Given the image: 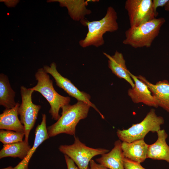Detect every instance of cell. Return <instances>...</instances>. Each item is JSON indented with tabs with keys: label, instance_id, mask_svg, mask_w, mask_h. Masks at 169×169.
Returning a JSON list of instances; mask_svg holds the SVG:
<instances>
[{
	"label": "cell",
	"instance_id": "1",
	"mask_svg": "<svg viewBox=\"0 0 169 169\" xmlns=\"http://www.w3.org/2000/svg\"><path fill=\"white\" fill-rule=\"evenodd\" d=\"M117 13L112 6L107 8L104 17L101 19L89 21L84 19L80 22L82 25L87 26L88 31L85 37L79 42V45L85 48L90 46L98 47L104 44L103 35L106 32H113L119 28Z\"/></svg>",
	"mask_w": 169,
	"mask_h": 169
},
{
	"label": "cell",
	"instance_id": "2",
	"mask_svg": "<svg viewBox=\"0 0 169 169\" xmlns=\"http://www.w3.org/2000/svg\"><path fill=\"white\" fill-rule=\"evenodd\" d=\"M90 106L82 101L62 107L61 115L57 121L47 127L48 135L53 137L64 133L74 136L79 121L87 117Z\"/></svg>",
	"mask_w": 169,
	"mask_h": 169
},
{
	"label": "cell",
	"instance_id": "3",
	"mask_svg": "<svg viewBox=\"0 0 169 169\" xmlns=\"http://www.w3.org/2000/svg\"><path fill=\"white\" fill-rule=\"evenodd\" d=\"M35 76L37 83L31 88L40 93L46 99L50 106L49 113L52 119L57 121L60 117V109L69 104L70 97L62 96L55 91L52 80L44 69H38Z\"/></svg>",
	"mask_w": 169,
	"mask_h": 169
},
{
	"label": "cell",
	"instance_id": "4",
	"mask_svg": "<svg viewBox=\"0 0 169 169\" xmlns=\"http://www.w3.org/2000/svg\"><path fill=\"white\" fill-rule=\"evenodd\" d=\"M165 22L163 18H155L137 27H130L125 31L122 43L135 48L150 47Z\"/></svg>",
	"mask_w": 169,
	"mask_h": 169
},
{
	"label": "cell",
	"instance_id": "5",
	"mask_svg": "<svg viewBox=\"0 0 169 169\" xmlns=\"http://www.w3.org/2000/svg\"><path fill=\"white\" fill-rule=\"evenodd\" d=\"M164 123L163 117L157 116L155 110L151 109L140 123L133 125L127 129L118 130L116 134L120 141L130 143L144 139L150 131L157 132Z\"/></svg>",
	"mask_w": 169,
	"mask_h": 169
},
{
	"label": "cell",
	"instance_id": "6",
	"mask_svg": "<svg viewBox=\"0 0 169 169\" xmlns=\"http://www.w3.org/2000/svg\"><path fill=\"white\" fill-rule=\"evenodd\" d=\"M59 149L70 158L79 169H90V162L94 156L109 151V150L104 148H94L87 146L75 136L73 144L61 145Z\"/></svg>",
	"mask_w": 169,
	"mask_h": 169
},
{
	"label": "cell",
	"instance_id": "7",
	"mask_svg": "<svg viewBox=\"0 0 169 169\" xmlns=\"http://www.w3.org/2000/svg\"><path fill=\"white\" fill-rule=\"evenodd\" d=\"M34 91L23 86L20 87L22 102L18 109L20 121L24 127V139L28 142L31 131L34 126L41 106L36 105L32 101V95Z\"/></svg>",
	"mask_w": 169,
	"mask_h": 169
},
{
	"label": "cell",
	"instance_id": "8",
	"mask_svg": "<svg viewBox=\"0 0 169 169\" xmlns=\"http://www.w3.org/2000/svg\"><path fill=\"white\" fill-rule=\"evenodd\" d=\"M125 8L128 13L131 27H137L156 17L151 0H127Z\"/></svg>",
	"mask_w": 169,
	"mask_h": 169
},
{
	"label": "cell",
	"instance_id": "9",
	"mask_svg": "<svg viewBox=\"0 0 169 169\" xmlns=\"http://www.w3.org/2000/svg\"><path fill=\"white\" fill-rule=\"evenodd\" d=\"M44 69L47 73L53 77L58 87L63 89L69 95L75 98L78 101H83L90 105L99 114L102 119H104V115L90 101V96L85 92L79 90L70 80L62 76L57 71L55 63H52L50 66H44Z\"/></svg>",
	"mask_w": 169,
	"mask_h": 169
},
{
	"label": "cell",
	"instance_id": "10",
	"mask_svg": "<svg viewBox=\"0 0 169 169\" xmlns=\"http://www.w3.org/2000/svg\"><path fill=\"white\" fill-rule=\"evenodd\" d=\"M130 75L134 83V86L128 89V95L135 103H143L149 106L157 108V101L151 94L147 85L130 71Z\"/></svg>",
	"mask_w": 169,
	"mask_h": 169
},
{
	"label": "cell",
	"instance_id": "11",
	"mask_svg": "<svg viewBox=\"0 0 169 169\" xmlns=\"http://www.w3.org/2000/svg\"><path fill=\"white\" fill-rule=\"evenodd\" d=\"M137 78L146 84L160 106L169 113V82L164 79L153 84L141 75Z\"/></svg>",
	"mask_w": 169,
	"mask_h": 169
},
{
	"label": "cell",
	"instance_id": "12",
	"mask_svg": "<svg viewBox=\"0 0 169 169\" xmlns=\"http://www.w3.org/2000/svg\"><path fill=\"white\" fill-rule=\"evenodd\" d=\"M121 143L120 140L116 141L111 150L96 159V161L109 169H125V157L121 148Z\"/></svg>",
	"mask_w": 169,
	"mask_h": 169
},
{
	"label": "cell",
	"instance_id": "13",
	"mask_svg": "<svg viewBox=\"0 0 169 169\" xmlns=\"http://www.w3.org/2000/svg\"><path fill=\"white\" fill-rule=\"evenodd\" d=\"M103 54L108 59V67L112 72L119 78L125 80L133 87L134 83L130 75V71L127 68L122 54L118 51L112 56L105 52Z\"/></svg>",
	"mask_w": 169,
	"mask_h": 169
},
{
	"label": "cell",
	"instance_id": "14",
	"mask_svg": "<svg viewBox=\"0 0 169 169\" xmlns=\"http://www.w3.org/2000/svg\"><path fill=\"white\" fill-rule=\"evenodd\" d=\"M121 146L125 158L140 163L147 158L148 145L144 139L130 143L122 141Z\"/></svg>",
	"mask_w": 169,
	"mask_h": 169
},
{
	"label": "cell",
	"instance_id": "15",
	"mask_svg": "<svg viewBox=\"0 0 169 169\" xmlns=\"http://www.w3.org/2000/svg\"><path fill=\"white\" fill-rule=\"evenodd\" d=\"M156 133L158 136L156 141L148 145L147 158L163 160L169 163V146L166 141L168 135L163 129H160Z\"/></svg>",
	"mask_w": 169,
	"mask_h": 169
},
{
	"label": "cell",
	"instance_id": "16",
	"mask_svg": "<svg viewBox=\"0 0 169 169\" xmlns=\"http://www.w3.org/2000/svg\"><path fill=\"white\" fill-rule=\"evenodd\" d=\"M35 137L33 144L27 156L14 167V169H28L29 161L38 147L45 141L49 138L46 127V115H42V119L40 124L36 128Z\"/></svg>",
	"mask_w": 169,
	"mask_h": 169
},
{
	"label": "cell",
	"instance_id": "17",
	"mask_svg": "<svg viewBox=\"0 0 169 169\" xmlns=\"http://www.w3.org/2000/svg\"><path fill=\"white\" fill-rule=\"evenodd\" d=\"M20 104L17 102L15 107L5 109L0 115V129L24 133V127L18 119V109Z\"/></svg>",
	"mask_w": 169,
	"mask_h": 169
},
{
	"label": "cell",
	"instance_id": "18",
	"mask_svg": "<svg viewBox=\"0 0 169 169\" xmlns=\"http://www.w3.org/2000/svg\"><path fill=\"white\" fill-rule=\"evenodd\" d=\"M62 6L66 7L73 19L80 22L85 19L86 15L90 14L91 11L86 8L88 2L92 0H59Z\"/></svg>",
	"mask_w": 169,
	"mask_h": 169
},
{
	"label": "cell",
	"instance_id": "19",
	"mask_svg": "<svg viewBox=\"0 0 169 169\" xmlns=\"http://www.w3.org/2000/svg\"><path fill=\"white\" fill-rule=\"evenodd\" d=\"M28 142L24 140L22 141L3 145L0 151V158L11 157L24 159L31 148Z\"/></svg>",
	"mask_w": 169,
	"mask_h": 169
},
{
	"label": "cell",
	"instance_id": "20",
	"mask_svg": "<svg viewBox=\"0 0 169 169\" xmlns=\"http://www.w3.org/2000/svg\"><path fill=\"white\" fill-rule=\"evenodd\" d=\"M15 93L11 88L8 76L0 74V105L5 109L13 108L16 105Z\"/></svg>",
	"mask_w": 169,
	"mask_h": 169
},
{
	"label": "cell",
	"instance_id": "21",
	"mask_svg": "<svg viewBox=\"0 0 169 169\" xmlns=\"http://www.w3.org/2000/svg\"><path fill=\"white\" fill-rule=\"evenodd\" d=\"M24 133L1 129L0 130V141L3 145H6L22 141Z\"/></svg>",
	"mask_w": 169,
	"mask_h": 169
},
{
	"label": "cell",
	"instance_id": "22",
	"mask_svg": "<svg viewBox=\"0 0 169 169\" xmlns=\"http://www.w3.org/2000/svg\"><path fill=\"white\" fill-rule=\"evenodd\" d=\"M125 169H146L141 166L140 163L125 158L124 160Z\"/></svg>",
	"mask_w": 169,
	"mask_h": 169
},
{
	"label": "cell",
	"instance_id": "23",
	"mask_svg": "<svg viewBox=\"0 0 169 169\" xmlns=\"http://www.w3.org/2000/svg\"><path fill=\"white\" fill-rule=\"evenodd\" d=\"M169 0H153L152 7L156 17L158 13L156 11L157 8L159 7H164Z\"/></svg>",
	"mask_w": 169,
	"mask_h": 169
},
{
	"label": "cell",
	"instance_id": "24",
	"mask_svg": "<svg viewBox=\"0 0 169 169\" xmlns=\"http://www.w3.org/2000/svg\"><path fill=\"white\" fill-rule=\"evenodd\" d=\"M67 169H79L74 161L68 156L64 155Z\"/></svg>",
	"mask_w": 169,
	"mask_h": 169
},
{
	"label": "cell",
	"instance_id": "25",
	"mask_svg": "<svg viewBox=\"0 0 169 169\" xmlns=\"http://www.w3.org/2000/svg\"><path fill=\"white\" fill-rule=\"evenodd\" d=\"M90 169H109L100 164L97 163L93 160H91L89 164Z\"/></svg>",
	"mask_w": 169,
	"mask_h": 169
},
{
	"label": "cell",
	"instance_id": "26",
	"mask_svg": "<svg viewBox=\"0 0 169 169\" xmlns=\"http://www.w3.org/2000/svg\"><path fill=\"white\" fill-rule=\"evenodd\" d=\"M164 7L165 10L169 11V0L166 3Z\"/></svg>",
	"mask_w": 169,
	"mask_h": 169
},
{
	"label": "cell",
	"instance_id": "27",
	"mask_svg": "<svg viewBox=\"0 0 169 169\" xmlns=\"http://www.w3.org/2000/svg\"><path fill=\"white\" fill-rule=\"evenodd\" d=\"M0 169H14V167H13L12 166H9L6 168H1Z\"/></svg>",
	"mask_w": 169,
	"mask_h": 169
}]
</instances>
